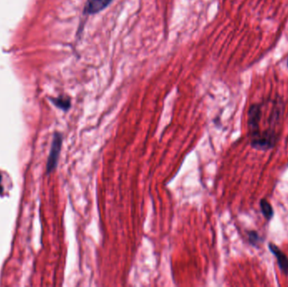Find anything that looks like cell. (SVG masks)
Returning <instances> with one entry per match:
<instances>
[{
	"label": "cell",
	"mask_w": 288,
	"mask_h": 287,
	"mask_svg": "<svg viewBox=\"0 0 288 287\" xmlns=\"http://www.w3.org/2000/svg\"><path fill=\"white\" fill-rule=\"evenodd\" d=\"M248 241L251 246L256 249H259L261 243L264 242L262 236L256 230H250L247 231Z\"/></svg>",
	"instance_id": "8992f818"
},
{
	"label": "cell",
	"mask_w": 288,
	"mask_h": 287,
	"mask_svg": "<svg viewBox=\"0 0 288 287\" xmlns=\"http://www.w3.org/2000/svg\"><path fill=\"white\" fill-rule=\"evenodd\" d=\"M53 102L55 104L56 106H58L59 108L64 110L65 112H67L71 106V101L68 98L60 97V98H57V99L53 100Z\"/></svg>",
	"instance_id": "52a82bcc"
},
{
	"label": "cell",
	"mask_w": 288,
	"mask_h": 287,
	"mask_svg": "<svg viewBox=\"0 0 288 287\" xmlns=\"http://www.w3.org/2000/svg\"><path fill=\"white\" fill-rule=\"evenodd\" d=\"M259 207L263 217H265L268 222H270L274 217V209L271 203L266 199H261L259 201Z\"/></svg>",
	"instance_id": "5b68a950"
},
{
	"label": "cell",
	"mask_w": 288,
	"mask_h": 287,
	"mask_svg": "<svg viewBox=\"0 0 288 287\" xmlns=\"http://www.w3.org/2000/svg\"><path fill=\"white\" fill-rule=\"evenodd\" d=\"M1 181H2V177H1V174H0V195L3 193V186L1 185Z\"/></svg>",
	"instance_id": "ba28073f"
},
{
	"label": "cell",
	"mask_w": 288,
	"mask_h": 287,
	"mask_svg": "<svg viewBox=\"0 0 288 287\" xmlns=\"http://www.w3.org/2000/svg\"><path fill=\"white\" fill-rule=\"evenodd\" d=\"M62 145H63V134L60 132H55L53 135L52 146H51L49 157H48V160H47V173H52L57 167L58 163H59L60 152H61Z\"/></svg>",
	"instance_id": "7a4b0ae2"
},
{
	"label": "cell",
	"mask_w": 288,
	"mask_h": 287,
	"mask_svg": "<svg viewBox=\"0 0 288 287\" xmlns=\"http://www.w3.org/2000/svg\"></svg>",
	"instance_id": "9c48e42d"
},
{
	"label": "cell",
	"mask_w": 288,
	"mask_h": 287,
	"mask_svg": "<svg viewBox=\"0 0 288 287\" xmlns=\"http://www.w3.org/2000/svg\"><path fill=\"white\" fill-rule=\"evenodd\" d=\"M111 2V0H88L85 12L90 15L99 13L106 8Z\"/></svg>",
	"instance_id": "277c9868"
},
{
	"label": "cell",
	"mask_w": 288,
	"mask_h": 287,
	"mask_svg": "<svg viewBox=\"0 0 288 287\" xmlns=\"http://www.w3.org/2000/svg\"><path fill=\"white\" fill-rule=\"evenodd\" d=\"M269 249L271 254L276 257L277 261V264L279 266V269L282 273H283L286 276H288V257L286 255L285 253L283 252L279 247L276 245L275 243H270L268 244Z\"/></svg>",
	"instance_id": "3957f363"
},
{
	"label": "cell",
	"mask_w": 288,
	"mask_h": 287,
	"mask_svg": "<svg viewBox=\"0 0 288 287\" xmlns=\"http://www.w3.org/2000/svg\"><path fill=\"white\" fill-rule=\"evenodd\" d=\"M262 108V103H254L248 111V128L250 139L256 138L260 132V121L263 115Z\"/></svg>",
	"instance_id": "6da1fadb"
}]
</instances>
